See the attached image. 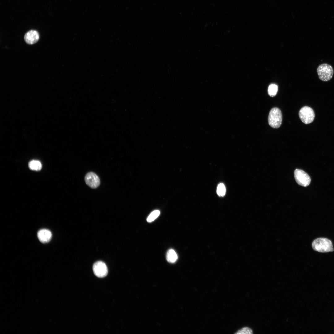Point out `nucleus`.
Listing matches in <instances>:
<instances>
[{"instance_id": "f257e3e1", "label": "nucleus", "mask_w": 334, "mask_h": 334, "mask_svg": "<svg viewBox=\"0 0 334 334\" xmlns=\"http://www.w3.org/2000/svg\"><path fill=\"white\" fill-rule=\"evenodd\" d=\"M312 246L315 251L319 252L326 253L334 250L332 241L324 238H319L312 242Z\"/></svg>"}, {"instance_id": "f03ea898", "label": "nucleus", "mask_w": 334, "mask_h": 334, "mask_svg": "<svg viewBox=\"0 0 334 334\" xmlns=\"http://www.w3.org/2000/svg\"><path fill=\"white\" fill-rule=\"evenodd\" d=\"M317 71L319 79L324 82L331 80L334 73L332 66L326 63L319 65L317 68Z\"/></svg>"}, {"instance_id": "7ed1b4c3", "label": "nucleus", "mask_w": 334, "mask_h": 334, "mask_svg": "<svg viewBox=\"0 0 334 334\" xmlns=\"http://www.w3.org/2000/svg\"><path fill=\"white\" fill-rule=\"evenodd\" d=\"M268 121L271 127L274 128H279L282 121V114L280 109L277 107L272 108L269 112Z\"/></svg>"}, {"instance_id": "20e7f679", "label": "nucleus", "mask_w": 334, "mask_h": 334, "mask_svg": "<svg viewBox=\"0 0 334 334\" xmlns=\"http://www.w3.org/2000/svg\"><path fill=\"white\" fill-rule=\"evenodd\" d=\"M299 115L302 121L305 124L311 123L314 120L315 116L312 109L307 106H304L300 109Z\"/></svg>"}, {"instance_id": "39448f33", "label": "nucleus", "mask_w": 334, "mask_h": 334, "mask_svg": "<svg viewBox=\"0 0 334 334\" xmlns=\"http://www.w3.org/2000/svg\"><path fill=\"white\" fill-rule=\"evenodd\" d=\"M295 179L297 183L300 186L306 187L308 186L311 179L309 176L304 171L298 169L294 171Z\"/></svg>"}, {"instance_id": "423d86ee", "label": "nucleus", "mask_w": 334, "mask_h": 334, "mask_svg": "<svg viewBox=\"0 0 334 334\" xmlns=\"http://www.w3.org/2000/svg\"><path fill=\"white\" fill-rule=\"evenodd\" d=\"M86 184L92 189L97 188L100 185V180L98 176L92 172L88 173L84 177Z\"/></svg>"}, {"instance_id": "0eeeda50", "label": "nucleus", "mask_w": 334, "mask_h": 334, "mask_svg": "<svg viewBox=\"0 0 334 334\" xmlns=\"http://www.w3.org/2000/svg\"><path fill=\"white\" fill-rule=\"evenodd\" d=\"M93 270L96 276L101 278L105 276L108 272L106 265L101 261H98L94 263L93 266Z\"/></svg>"}, {"instance_id": "6e6552de", "label": "nucleus", "mask_w": 334, "mask_h": 334, "mask_svg": "<svg viewBox=\"0 0 334 334\" xmlns=\"http://www.w3.org/2000/svg\"><path fill=\"white\" fill-rule=\"evenodd\" d=\"M39 38V33L35 30H31L28 31L25 34L24 36L25 42L27 44L31 45L36 43Z\"/></svg>"}, {"instance_id": "1a4fd4ad", "label": "nucleus", "mask_w": 334, "mask_h": 334, "mask_svg": "<svg viewBox=\"0 0 334 334\" xmlns=\"http://www.w3.org/2000/svg\"><path fill=\"white\" fill-rule=\"evenodd\" d=\"M52 236L51 232L47 229H41L37 233V237L39 241L43 243L49 242L51 240Z\"/></svg>"}, {"instance_id": "9d476101", "label": "nucleus", "mask_w": 334, "mask_h": 334, "mask_svg": "<svg viewBox=\"0 0 334 334\" xmlns=\"http://www.w3.org/2000/svg\"><path fill=\"white\" fill-rule=\"evenodd\" d=\"M178 255L176 252L172 249L168 250L166 254V259L170 263H175L177 260Z\"/></svg>"}, {"instance_id": "9b49d317", "label": "nucleus", "mask_w": 334, "mask_h": 334, "mask_svg": "<svg viewBox=\"0 0 334 334\" xmlns=\"http://www.w3.org/2000/svg\"><path fill=\"white\" fill-rule=\"evenodd\" d=\"M28 166L30 169L32 170L38 171L42 167L41 162L37 160H32L30 161L28 164Z\"/></svg>"}, {"instance_id": "f8f14e48", "label": "nucleus", "mask_w": 334, "mask_h": 334, "mask_svg": "<svg viewBox=\"0 0 334 334\" xmlns=\"http://www.w3.org/2000/svg\"><path fill=\"white\" fill-rule=\"evenodd\" d=\"M277 91L278 87L276 85L271 84L269 85L268 89V93L270 96H275L277 94Z\"/></svg>"}, {"instance_id": "ddd939ff", "label": "nucleus", "mask_w": 334, "mask_h": 334, "mask_svg": "<svg viewBox=\"0 0 334 334\" xmlns=\"http://www.w3.org/2000/svg\"><path fill=\"white\" fill-rule=\"evenodd\" d=\"M160 211L155 210L152 212L147 218V221L148 222H151L155 220L160 215Z\"/></svg>"}, {"instance_id": "4468645a", "label": "nucleus", "mask_w": 334, "mask_h": 334, "mask_svg": "<svg viewBox=\"0 0 334 334\" xmlns=\"http://www.w3.org/2000/svg\"><path fill=\"white\" fill-rule=\"evenodd\" d=\"M217 193L220 196L225 195L226 192V189L224 185L222 183L218 184L217 188Z\"/></svg>"}, {"instance_id": "2eb2a0df", "label": "nucleus", "mask_w": 334, "mask_h": 334, "mask_svg": "<svg viewBox=\"0 0 334 334\" xmlns=\"http://www.w3.org/2000/svg\"><path fill=\"white\" fill-rule=\"evenodd\" d=\"M252 330L248 327H244L239 330L235 334H252Z\"/></svg>"}]
</instances>
